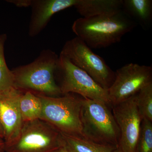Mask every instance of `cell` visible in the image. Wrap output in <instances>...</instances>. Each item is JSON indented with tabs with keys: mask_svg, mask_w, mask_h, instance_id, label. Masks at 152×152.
<instances>
[{
	"mask_svg": "<svg viewBox=\"0 0 152 152\" xmlns=\"http://www.w3.org/2000/svg\"><path fill=\"white\" fill-rule=\"evenodd\" d=\"M60 54L84 71L104 89L108 90L113 83L115 72L103 58L94 53L79 38L76 37L67 41Z\"/></svg>",
	"mask_w": 152,
	"mask_h": 152,
	"instance_id": "7",
	"label": "cell"
},
{
	"mask_svg": "<svg viewBox=\"0 0 152 152\" xmlns=\"http://www.w3.org/2000/svg\"><path fill=\"white\" fill-rule=\"evenodd\" d=\"M20 109L23 122L32 121L40 119L42 104L38 95L26 91L20 98Z\"/></svg>",
	"mask_w": 152,
	"mask_h": 152,
	"instance_id": "15",
	"label": "cell"
},
{
	"mask_svg": "<svg viewBox=\"0 0 152 152\" xmlns=\"http://www.w3.org/2000/svg\"><path fill=\"white\" fill-rule=\"evenodd\" d=\"M4 132L2 124L0 119V140H4Z\"/></svg>",
	"mask_w": 152,
	"mask_h": 152,
	"instance_id": "20",
	"label": "cell"
},
{
	"mask_svg": "<svg viewBox=\"0 0 152 152\" xmlns=\"http://www.w3.org/2000/svg\"><path fill=\"white\" fill-rule=\"evenodd\" d=\"M77 0H33L28 35L34 37L47 26L52 17L60 11L75 6Z\"/></svg>",
	"mask_w": 152,
	"mask_h": 152,
	"instance_id": "11",
	"label": "cell"
},
{
	"mask_svg": "<svg viewBox=\"0 0 152 152\" xmlns=\"http://www.w3.org/2000/svg\"><path fill=\"white\" fill-rule=\"evenodd\" d=\"M135 96L136 103L143 119L152 121V83L142 88Z\"/></svg>",
	"mask_w": 152,
	"mask_h": 152,
	"instance_id": "17",
	"label": "cell"
},
{
	"mask_svg": "<svg viewBox=\"0 0 152 152\" xmlns=\"http://www.w3.org/2000/svg\"><path fill=\"white\" fill-rule=\"evenodd\" d=\"M6 34H0V93L14 87V76L7 65L4 55Z\"/></svg>",
	"mask_w": 152,
	"mask_h": 152,
	"instance_id": "16",
	"label": "cell"
},
{
	"mask_svg": "<svg viewBox=\"0 0 152 152\" xmlns=\"http://www.w3.org/2000/svg\"><path fill=\"white\" fill-rule=\"evenodd\" d=\"M23 93L13 87L0 93V119L4 132L5 145L15 142L20 134L23 122L20 99Z\"/></svg>",
	"mask_w": 152,
	"mask_h": 152,
	"instance_id": "10",
	"label": "cell"
},
{
	"mask_svg": "<svg viewBox=\"0 0 152 152\" xmlns=\"http://www.w3.org/2000/svg\"><path fill=\"white\" fill-rule=\"evenodd\" d=\"M61 133L41 119L23 123L18 138L5 152H52L63 146Z\"/></svg>",
	"mask_w": 152,
	"mask_h": 152,
	"instance_id": "6",
	"label": "cell"
},
{
	"mask_svg": "<svg viewBox=\"0 0 152 152\" xmlns=\"http://www.w3.org/2000/svg\"><path fill=\"white\" fill-rule=\"evenodd\" d=\"M135 95L111 106L120 131L118 146L123 152H137L143 119L136 103Z\"/></svg>",
	"mask_w": 152,
	"mask_h": 152,
	"instance_id": "9",
	"label": "cell"
},
{
	"mask_svg": "<svg viewBox=\"0 0 152 152\" xmlns=\"http://www.w3.org/2000/svg\"><path fill=\"white\" fill-rule=\"evenodd\" d=\"M58 59L59 56L50 49L43 50L31 63L12 70L14 87L23 92L49 96L62 95L55 79Z\"/></svg>",
	"mask_w": 152,
	"mask_h": 152,
	"instance_id": "2",
	"label": "cell"
},
{
	"mask_svg": "<svg viewBox=\"0 0 152 152\" xmlns=\"http://www.w3.org/2000/svg\"><path fill=\"white\" fill-rule=\"evenodd\" d=\"M52 152H69L63 146L53 151Z\"/></svg>",
	"mask_w": 152,
	"mask_h": 152,
	"instance_id": "22",
	"label": "cell"
},
{
	"mask_svg": "<svg viewBox=\"0 0 152 152\" xmlns=\"http://www.w3.org/2000/svg\"><path fill=\"white\" fill-rule=\"evenodd\" d=\"M61 134L63 146L69 152H113L117 148L98 143L83 137Z\"/></svg>",
	"mask_w": 152,
	"mask_h": 152,
	"instance_id": "14",
	"label": "cell"
},
{
	"mask_svg": "<svg viewBox=\"0 0 152 152\" xmlns=\"http://www.w3.org/2000/svg\"><path fill=\"white\" fill-rule=\"evenodd\" d=\"M137 24L123 10L113 14L77 19L72 30L90 48H107L119 42Z\"/></svg>",
	"mask_w": 152,
	"mask_h": 152,
	"instance_id": "1",
	"label": "cell"
},
{
	"mask_svg": "<svg viewBox=\"0 0 152 152\" xmlns=\"http://www.w3.org/2000/svg\"><path fill=\"white\" fill-rule=\"evenodd\" d=\"M123 0H77L74 7L82 18L110 15L122 10Z\"/></svg>",
	"mask_w": 152,
	"mask_h": 152,
	"instance_id": "12",
	"label": "cell"
},
{
	"mask_svg": "<svg viewBox=\"0 0 152 152\" xmlns=\"http://www.w3.org/2000/svg\"><path fill=\"white\" fill-rule=\"evenodd\" d=\"M55 76L59 77L58 86L63 95L78 94L83 98L103 102L111 107L107 90L102 88L86 72L61 54Z\"/></svg>",
	"mask_w": 152,
	"mask_h": 152,
	"instance_id": "5",
	"label": "cell"
},
{
	"mask_svg": "<svg viewBox=\"0 0 152 152\" xmlns=\"http://www.w3.org/2000/svg\"><path fill=\"white\" fill-rule=\"evenodd\" d=\"M81 121L84 138L104 145L118 146V127L107 104L82 98Z\"/></svg>",
	"mask_w": 152,
	"mask_h": 152,
	"instance_id": "3",
	"label": "cell"
},
{
	"mask_svg": "<svg viewBox=\"0 0 152 152\" xmlns=\"http://www.w3.org/2000/svg\"><path fill=\"white\" fill-rule=\"evenodd\" d=\"M7 2L13 4L19 7H31L33 0H9Z\"/></svg>",
	"mask_w": 152,
	"mask_h": 152,
	"instance_id": "19",
	"label": "cell"
},
{
	"mask_svg": "<svg viewBox=\"0 0 152 152\" xmlns=\"http://www.w3.org/2000/svg\"><path fill=\"white\" fill-rule=\"evenodd\" d=\"M152 122L146 119L142 121L137 152H152Z\"/></svg>",
	"mask_w": 152,
	"mask_h": 152,
	"instance_id": "18",
	"label": "cell"
},
{
	"mask_svg": "<svg viewBox=\"0 0 152 152\" xmlns=\"http://www.w3.org/2000/svg\"><path fill=\"white\" fill-rule=\"evenodd\" d=\"M152 83V67L134 63L125 65L115 72V78L107 90L111 106L127 99Z\"/></svg>",
	"mask_w": 152,
	"mask_h": 152,
	"instance_id": "8",
	"label": "cell"
},
{
	"mask_svg": "<svg viewBox=\"0 0 152 152\" xmlns=\"http://www.w3.org/2000/svg\"><path fill=\"white\" fill-rule=\"evenodd\" d=\"M37 95L42 104L40 119L61 134L84 138L81 121L82 98L72 94L62 96Z\"/></svg>",
	"mask_w": 152,
	"mask_h": 152,
	"instance_id": "4",
	"label": "cell"
},
{
	"mask_svg": "<svg viewBox=\"0 0 152 152\" xmlns=\"http://www.w3.org/2000/svg\"><path fill=\"white\" fill-rule=\"evenodd\" d=\"M0 152H5V143L3 140H0Z\"/></svg>",
	"mask_w": 152,
	"mask_h": 152,
	"instance_id": "21",
	"label": "cell"
},
{
	"mask_svg": "<svg viewBox=\"0 0 152 152\" xmlns=\"http://www.w3.org/2000/svg\"><path fill=\"white\" fill-rule=\"evenodd\" d=\"M122 10L143 29H148L151 25L152 0H123Z\"/></svg>",
	"mask_w": 152,
	"mask_h": 152,
	"instance_id": "13",
	"label": "cell"
},
{
	"mask_svg": "<svg viewBox=\"0 0 152 152\" xmlns=\"http://www.w3.org/2000/svg\"><path fill=\"white\" fill-rule=\"evenodd\" d=\"M113 152H123L120 149V148L118 147H117L114 150Z\"/></svg>",
	"mask_w": 152,
	"mask_h": 152,
	"instance_id": "23",
	"label": "cell"
}]
</instances>
